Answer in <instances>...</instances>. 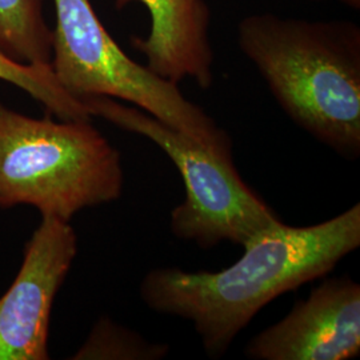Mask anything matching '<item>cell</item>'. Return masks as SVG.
Segmentation results:
<instances>
[{"label": "cell", "instance_id": "277c9868", "mask_svg": "<svg viewBox=\"0 0 360 360\" xmlns=\"http://www.w3.org/2000/svg\"><path fill=\"white\" fill-rule=\"evenodd\" d=\"M51 68L77 99H122L219 154L231 155L229 134L190 102L178 84L132 60L104 28L90 0H53Z\"/></svg>", "mask_w": 360, "mask_h": 360}, {"label": "cell", "instance_id": "7c38bea8", "mask_svg": "<svg viewBox=\"0 0 360 360\" xmlns=\"http://www.w3.org/2000/svg\"><path fill=\"white\" fill-rule=\"evenodd\" d=\"M339 1L347 4V6L352 7V8H356V10L360 8V0H339Z\"/></svg>", "mask_w": 360, "mask_h": 360}, {"label": "cell", "instance_id": "3957f363", "mask_svg": "<svg viewBox=\"0 0 360 360\" xmlns=\"http://www.w3.org/2000/svg\"><path fill=\"white\" fill-rule=\"evenodd\" d=\"M123 186L120 153L91 119H37L0 104V208L70 221L117 200Z\"/></svg>", "mask_w": 360, "mask_h": 360}, {"label": "cell", "instance_id": "ba28073f", "mask_svg": "<svg viewBox=\"0 0 360 360\" xmlns=\"http://www.w3.org/2000/svg\"><path fill=\"white\" fill-rule=\"evenodd\" d=\"M134 1L142 3L151 18L148 37L132 39V46L146 56L147 68L175 84L193 79L202 90L210 89L214 50L206 0H116V7Z\"/></svg>", "mask_w": 360, "mask_h": 360}, {"label": "cell", "instance_id": "8fae6325", "mask_svg": "<svg viewBox=\"0 0 360 360\" xmlns=\"http://www.w3.org/2000/svg\"><path fill=\"white\" fill-rule=\"evenodd\" d=\"M168 348L104 318L94 326L74 359L156 360L165 358Z\"/></svg>", "mask_w": 360, "mask_h": 360}, {"label": "cell", "instance_id": "4fadbf2b", "mask_svg": "<svg viewBox=\"0 0 360 360\" xmlns=\"http://www.w3.org/2000/svg\"><path fill=\"white\" fill-rule=\"evenodd\" d=\"M309 1H322V0H309Z\"/></svg>", "mask_w": 360, "mask_h": 360}, {"label": "cell", "instance_id": "9c48e42d", "mask_svg": "<svg viewBox=\"0 0 360 360\" xmlns=\"http://www.w3.org/2000/svg\"><path fill=\"white\" fill-rule=\"evenodd\" d=\"M52 40L41 0H0V50L8 58L51 67Z\"/></svg>", "mask_w": 360, "mask_h": 360}, {"label": "cell", "instance_id": "5b68a950", "mask_svg": "<svg viewBox=\"0 0 360 360\" xmlns=\"http://www.w3.org/2000/svg\"><path fill=\"white\" fill-rule=\"evenodd\" d=\"M91 116L142 135L162 148L176 166L186 198L171 212L169 229L180 239L211 248L220 242L245 245L255 233L281 221L247 184L232 162L138 107L108 96L80 99Z\"/></svg>", "mask_w": 360, "mask_h": 360}, {"label": "cell", "instance_id": "30bf717a", "mask_svg": "<svg viewBox=\"0 0 360 360\" xmlns=\"http://www.w3.org/2000/svg\"><path fill=\"white\" fill-rule=\"evenodd\" d=\"M0 80L27 92L56 119H92L84 103L62 87L51 67L23 65L0 50Z\"/></svg>", "mask_w": 360, "mask_h": 360}, {"label": "cell", "instance_id": "52a82bcc", "mask_svg": "<svg viewBox=\"0 0 360 360\" xmlns=\"http://www.w3.org/2000/svg\"><path fill=\"white\" fill-rule=\"evenodd\" d=\"M254 360H347L360 354V285L348 276L327 279L299 300L281 322L254 336Z\"/></svg>", "mask_w": 360, "mask_h": 360}, {"label": "cell", "instance_id": "7a4b0ae2", "mask_svg": "<svg viewBox=\"0 0 360 360\" xmlns=\"http://www.w3.org/2000/svg\"><path fill=\"white\" fill-rule=\"evenodd\" d=\"M238 46L300 129L339 154H360V27L351 20L248 15Z\"/></svg>", "mask_w": 360, "mask_h": 360}, {"label": "cell", "instance_id": "8992f818", "mask_svg": "<svg viewBox=\"0 0 360 360\" xmlns=\"http://www.w3.org/2000/svg\"><path fill=\"white\" fill-rule=\"evenodd\" d=\"M77 254L70 221L41 217L0 297V360H47L52 306Z\"/></svg>", "mask_w": 360, "mask_h": 360}, {"label": "cell", "instance_id": "6da1fadb", "mask_svg": "<svg viewBox=\"0 0 360 360\" xmlns=\"http://www.w3.org/2000/svg\"><path fill=\"white\" fill-rule=\"evenodd\" d=\"M359 245V203L307 227L281 220L245 242L243 257L224 270L150 271L141 296L156 312L193 323L205 351L217 359L264 306L327 275Z\"/></svg>", "mask_w": 360, "mask_h": 360}]
</instances>
